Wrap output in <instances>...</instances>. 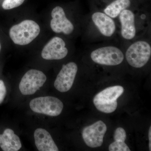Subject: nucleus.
Here are the masks:
<instances>
[{
  "mask_svg": "<svg viewBox=\"0 0 151 151\" xmlns=\"http://www.w3.org/2000/svg\"><path fill=\"white\" fill-rule=\"evenodd\" d=\"M151 56V44L147 40H143L131 44L125 53L127 62L135 68L144 67L148 62Z\"/></svg>",
  "mask_w": 151,
  "mask_h": 151,
  "instance_id": "f03ea898",
  "label": "nucleus"
},
{
  "mask_svg": "<svg viewBox=\"0 0 151 151\" xmlns=\"http://www.w3.org/2000/svg\"><path fill=\"white\" fill-rule=\"evenodd\" d=\"M68 53L65 42L59 37H55L44 47L41 56L47 60H58L65 58Z\"/></svg>",
  "mask_w": 151,
  "mask_h": 151,
  "instance_id": "1a4fd4ad",
  "label": "nucleus"
},
{
  "mask_svg": "<svg viewBox=\"0 0 151 151\" xmlns=\"http://www.w3.org/2000/svg\"><path fill=\"white\" fill-rule=\"evenodd\" d=\"M0 147L4 151H18L21 148V142L13 130L7 129L0 134Z\"/></svg>",
  "mask_w": 151,
  "mask_h": 151,
  "instance_id": "4468645a",
  "label": "nucleus"
},
{
  "mask_svg": "<svg viewBox=\"0 0 151 151\" xmlns=\"http://www.w3.org/2000/svg\"><path fill=\"white\" fill-rule=\"evenodd\" d=\"M149 149L151 150V127H150L149 131Z\"/></svg>",
  "mask_w": 151,
  "mask_h": 151,
  "instance_id": "6ab92c4d",
  "label": "nucleus"
},
{
  "mask_svg": "<svg viewBox=\"0 0 151 151\" xmlns=\"http://www.w3.org/2000/svg\"><path fill=\"white\" fill-rule=\"evenodd\" d=\"M92 61L100 65L115 66L121 64L124 59V53L120 48L113 45L100 47L90 53Z\"/></svg>",
  "mask_w": 151,
  "mask_h": 151,
  "instance_id": "20e7f679",
  "label": "nucleus"
},
{
  "mask_svg": "<svg viewBox=\"0 0 151 151\" xmlns=\"http://www.w3.org/2000/svg\"><path fill=\"white\" fill-rule=\"evenodd\" d=\"M118 18L121 26L122 38L128 41L134 39L137 33L136 17L134 12L127 9L123 11Z\"/></svg>",
  "mask_w": 151,
  "mask_h": 151,
  "instance_id": "f8f14e48",
  "label": "nucleus"
},
{
  "mask_svg": "<svg viewBox=\"0 0 151 151\" xmlns=\"http://www.w3.org/2000/svg\"><path fill=\"white\" fill-rule=\"evenodd\" d=\"M106 124L98 121L90 126L85 127L82 132L84 142L91 148L100 147L103 145V138L107 132Z\"/></svg>",
  "mask_w": 151,
  "mask_h": 151,
  "instance_id": "0eeeda50",
  "label": "nucleus"
},
{
  "mask_svg": "<svg viewBox=\"0 0 151 151\" xmlns=\"http://www.w3.org/2000/svg\"><path fill=\"white\" fill-rule=\"evenodd\" d=\"M52 19L50 21V27L52 31L56 33L64 34L69 35L73 32L74 26L73 24L67 18L64 9L58 6L51 12Z\"/></svg>",
  "mask_w": 151,
  "mask_h": 151,
  "instance_id": "9d476101",
  "label": "nucleus"
},
{
  "mask_svg": "<svg viewBox=\"0 0 151 151\" xmlns=\"http://www.w3.org/2000/svg\"><path fill=\"white\" fill-rule=\"evenodd\" d=\"M91 21L100 35L105 38L112 37L116 30V25L114 19L103 12H96L92 14Z\"/></svg>",
  "mask_w": 151,
  "mask_h": 151,
  "instance_id": "9b49d317",
  "label": "nucleus"
},
{
  "mask_svg": "<svg viewBox=\"0 0 151 151\" xmlns=\"http://www.w3.org/2000/svg\"><path fill=\"white\" fill-rule=\"evenodd\" d=\"M40 32V27L37 23L32 20L27 19L12 27L9 35L14 43L25 45L34 40Z\"/></svg>",
  "mask_w": 151,
  "mask_h": 151,
  "instance_id": "f257e3e1",
  "label": "nucleus"
},
{
  "mask_svg": "<svg viewBox=\"0 0 151 151\" xmlns=\"http://www.w3.org/2000/svg\"><path fill=\"white\" fill-rule=\"evenodd\" d=\"M6 94V89L4 81L0 80V104H1L5 98Z\"/></svg>",
  "mask_w": 151,
  "mask_h": 151,
  "instance_id": "a211bd4d",
  "label": "nucleus"
},
{
  "mask_svg": "<svg viewBox=\"0 0 151 151\" xmlns=\"http://www.w3.org/2000/svg\"><path fill=\"white\" fill-rule=\"evenodd\" d=\"M131 6L130 0H115L103 10V12L113 19H116L124 10Z\"/></svg>",
  "mask_w": 151,
  "mask_h": 151,
  "instance_id": "2eb2a0df",
  "label": "nucleus"
},
{
  "mask_svg": "<svg viewBox=\"0 0 151 151\" xmlns=\"http://www.w3.org/2000/svg\"><path fill=\"white\" fill-rule=\"evenodd\" d=\"M46 80V75L42 71L31 69L23 76L19 84V89L23 95H31L42 86Z\"/></svg>",
  "mask_w": 151,
  "mask_h": 151,
  "instance_id": "423d86ee",
  "label": "nucleus"
},
{
  "mask_svg": "<svg viewBox=\"0 0 151 151\" xmlns=\"http://www.w3.org/2000/svg\"><path fill=\"white\" fill-rule=\"evenodd\" d=\"M30 108L36 113L50 116H59L63 108V104L58 98L52 96L37 97L29 103Z\"/></svg>",
  "mask_w": 151,
  "mask_h": 151,
  "instance_id": "39448f33",
  "label": "nucleus"
},
{
  "mask_svg": "<svg viewBox=\"0 0 151 151\" xmlns=\"http://www.w3.org/2000/svg\"><path fill=\"white\" fill-rule=\"evenodd\" d=\"M124 92L123 86H110L95 95L93 103L98 111L110 113L116 111L118 106L117 100Z\"/></svg>",
  "mask_w": 151,
  "mask_h": 151,
  "instance_id": "7ed1b4c3",
  "label": "nucleus"
},
{
  "mask_svg": "<svg viewBox=\"0 0 151 151\" xmlns=\"http://www.w3.org/2000/svg\"><path fill=\"white\" fill-rule=\"evenodd\" d=\"M1 43H0V52H1Z\"/></svg>",
  "mask_w": 151,
  "mask_h": 151,
  "instance_id": "aec40b11",
  "label": "nucleus"
},
{
  "mask_svg": "<svg viewBox=\"0 0 151 151\" xmlns=\"http://www.w3.org/2000/svg\"><path fill=\"white\" fill-rule=\"evenodd\" d=\"M127 138L126 131L123 128H117L114 134L115 142L109 145L110 151H130L129 148L125 143Z\"/></svg>",
  "mask_w": 151,
  "mask_h": 151,
  "instance_id": "dca6fc26",
  "label": "nucleus"
},
{
  "mask_svg": "<svg viewBox=\"0 0 151 151\" xmlns=\"http://www.w3.org/2000/svg\"><path fill=\"white\" fill-rule=\"evenodd\" d=\"M25 0H4L2 6L4 10L15 8L22 4Z\"/></svg>",
  "mask_w": 151,
  "mask_h": 151,
  "instance_id": "f3484780",
  "label": "nucleus"
},
{
  "mask_svg": "<svg viewBox=\"0 0 151 151\" xmlns=\"http://www.w3.org/2000/svg\"><path fill=\"white\" fill-rule=\"evenodd\" d=\"M34 138L35 145L38 150L59 151L51 135L45 129H37L34 132Z\"/></svg>",
  "mask_w": 151,
  "mask_h": 151,
  "instance_id": "ddd939ff",
  "label": "nucleus"
},
{
  "mask_svg": "<svg viewBox=\"0 0 151 151\" xmlns=\"http://www.w3.org/2000/svg\"><path fill=\"white\" fill-rule=\"evenodd\" d=\"M78 69L77 64L73 62L63 65L55 81V89L61 92L69 91L73 85Z\"/></svg>",
  "mask_w": 151,
  "mask_h": 151,
  "instance_id": "6e6552de",
  "label": "nucleus"
}]
</instances>
